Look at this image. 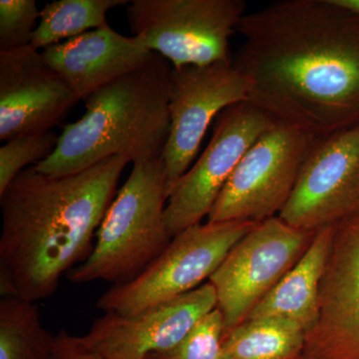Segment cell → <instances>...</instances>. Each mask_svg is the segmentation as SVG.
Masks as SVG:
<instances>
[{"label": "cell", "instance_id": "1", "mask_svg": "<svg viewBox=\"0 0 359 359\" xmlns=\"http://www.w3.org/2000/svg\"><path fill=\"white\" fill-rule=\"evenodd\" d=\"M233 65L249 101L318 138L359 125V15L332 0H282L245 14Z\"/></svg>", "mask_w": 359, "mask_h": 359}, {"label": "cell", "instance_id": "2", "mask_svg": "<svg viewBox=\"0 0 359 359\" xmlns=\"http://www.w3.org/2000/svg\"><path fill=\"white\" fill-rule=\"evenodd\" d=\"M128 163L115 156L61 177L32 166L11 182L0 195L2 297L47 299L65 273L86 261Z\"/></svg>", "mask_w": 359, "mask_h": 359}, {"label": "cell", "instance_id": "3", "mask_svg": "<svg viewBox=\"0 0 359 359\" xmlns=\"http://www.w3.org/2000/svg\"><path fill=\"white\" fill-rule=\"evenodd\" d=\"M171 71L155 52L145 65L87 97L86 112L66 125L54 152L34 169L61 177L115 156L132 163L161 157L170 132Z\"/></svg>", "mask_w": 359, "mask_h": 359}, {"label": "cell", "instance_id": "4", "mask_svg": "<svg viewBox=\"0 0 359 359\" xmlns=\"http://www.w3.org/2000/svg\"><path fill=\"white\" fill-rule=\"evenodd\" d=\"M167 177L162 156L133 163L128 179L108 208L86 261L68 273L70 282L124 285L166 250Z\"/></svg>", "mask_w": 359, "mask_h": 359}, {"label": "cell", "instance_id": "5", "mask_svg": "<svg viewBox=\"0 0 359 359\" xmlns=\"http://www.w3.org/2000/svg\"><path fill=\"white\" fill-rule=\"evenodd\" d=\"M257 224L207 222L186 229L133 280L107 290L97 306L105 313L133 316L198 289Z\"/></svg>", "mask_w": 359, "mask_h": 359}, {"label": "cell", "instance_id": "6", "mask_svg": "<svg viewBox=\"0 0 359 359\" xmlns=\"http://www.w3.org/2000/svg\"><path fill=\"white\" fill-rule=\"evenodd\" d=\"M247 14L244 0H133L132 36L173 68L233 61L230 39Z\"/></svg>", "mask_w": 359, "mask_h": 359}, {"label": "cell", "instance_id": "7", "mask_svg": "<svg viewBox=\"0 0 359 359\" xmlns=\"http://www.w3.org/2000/svg\"><path fill=\"white\" fill-rule=\"evenodd\" d=\"M320 138L278 122L238 163L208 216L209 223H261L280 214Z\"/></svg>", "mask_w": 359, "mask_h": 359}, {"label": "cell", "instance_id": "8", "mask_svg": "<svg viewBox=\"0 0 359 359\" xmlns=\"http://www.w3.org/2000/svg\"><path fill=\"white\" fill-rule=\"evenodd\" d=\"M316 231L299 230L278 218L261 222L238 241L209 278L224 320V335L294 268Z\"/></svg>", "mask_w": 359, "mask_h": 359}, {"label": "cell", "instance_id": "9", "mask_svg": "<svg viewBox=\"0 0 359 359\" xmlns=\"http://www.w3.org/2000/svg\"><path fill=\"white\" fill-rule=\"evenodd\" d=\"M276 123L249 100L230 106L218 115L211 141L168 197L165 222L172 238L208 218L245 153Z\"/></svg>", "mask_w": 359, "mask_h": 359}, {"label": "cell", "instance_id": "10", "mask_svg": "<svg viewBox=\"0 0 359 359\" xmlns=\"http://www.w3.org/2000/svg\"><path fill=\"white\" fill-rule=\"evenodd\" d=\"M252 82L230 62L172 67L170 132L163 151L167 193L192 165L212 120L230 106L249 100Z\"/></svg>", "mask_w": 359, "mask_h": 359}, {"label": "cell", "instance_id": "11", "mask_svg": "<svg viewBox=\"0 0 359 359\" xmlns=\"http://www.w3.org/2000/svg\"><path fill=\"white\" fill-rule=\"evenodd\" d=\"M359 212V125L320 138L278 214L299 230L316 231Z\"/></svg>", "mask_w": 359, "mask_h": 359}, {"label": "cell", "instance_id": "12", "mask_svg": "<svg viewBox=\"0 0 359 359\" xmlns=\"http://www.w3.org/2000/svg\"><path fill=\"white\" fill-rule=\"evenodd\" d=\"M299 359H359V212L334 224L318 320Z\"/></svg>", "mask_w": 359, "mask_h": 359}, {"label": "cell", "instance_id": "13", "mask_svg": "<svg viewBox=\"0 0 359 359\" xmlns=\"http://www.w3.org/2000/svg\"><path fill=\"white\" fill-rule=\"evenodd\" d=\"M218 306L208 282L192 292L133 316L105 313L96 318L85 346L105 359H148L172 351L194 325Z\"/></svg>", "mask_w": 359, "mask_h": 359}, {"label": "cell", "instance_id": "14", "mask_svg": "<svg viewBox=\"0 0 359 359\" xmlns=\"http://www.w3.org/2000/svg\"><path fill=\"white\" fill-rule=\"evenodd\" d=\"M78 101L41 52L0 51V140L51 131Z\"/></svg>", "mask_w": 359, "mask_h": 359}, {"label": "cell", "instance_id": "15", "mask_svg": "<svg viewBox=\"0 0 359 359\" xmlns=\"http://www.w3.org/2000/svg\"><path fill=\"white\" fill-rule=\"evenodd\" d=\"M45 63L67 83L79 100L118 78L138 69L155 52L134 36H125L109 25L47 47Z\"/></svg>", "mask_w": 359, "mask_h": 359}, {"label": "cell", "instance_id": "16", "mask_svg": "<svg viewBox=\"0 0 359 359\" xmlns=\"http://www.w3.org/2000/svg\"><path fill=\"white\" fill-rule=\"evenodd\" d=\"M334 226L316 231L304 256L250 311L247 320L285 318L301 325L306 334L316 325L320 283L334 237Z\"/></svg>", "mask_w": 359, "mask_h": 359}, {"label": "cell", "instance_id": "17", "mask_svg": "<svg viewBox=\"0 0 359 359\" xmlns=\"http://www.w3.org/2000/svg\"><path fill=\"white\" fill-rule=\"evenodd\" d=\"M306 332L280 318L247 320L224 335L222 359H299Z\"/></svg>", "mask_w": 359, "mask_h": 359}, {"label": "cell", "instance_id": "18", "mask_svg": "<svg viewBox=\"0 0 359 359\" xmlns=\"http://www.w3.org/2000/svg\"><path fill=\"white\" fill-rule=\"evenodd\" d=\"M55 337L47 332L35 302L18 297L0 302V359H53Z\"/></svg>", "mask_w": 359, "mask_h": 359}, {"label": "cell", "instance_id": "19", "mask_svg": "<svg viewBox=\"0 0 359 359\" xmlns=\"http://www.w3.org/2000/svg\"><path fill=\"white\" fill-rule=\"evenodd\" d=\"M128 0H57L47 4L40 11V22L33 33L30 46L44 50L108 25V11L114 7L128 6Z\"/></svg>", "mask_w": 359, "mask_h": 359}, {"label": "cell", "instance_id": "20", "mask_svg": "<svg viewBox=\"0 0 359 359\" xmlns=\"http://www.w3.org/2000/svg\"><path fill=\"white\" fill-rule=\"evenodd\" d=\"M59 137L52 131L15 137L0 148V195L29 165L39 164L54 152Z\"/></svg>", "mask_w": 359, "mask_h": 359}, {"label": "cell", "instance_id": "21", "mask_svg": "<svg viewBox=\"0 0 359 359\" xmlns=\"http://www.w3.org/2000/svg\"><path fill=\"white\" fill-rule=\"evenodd\" d=\"M224 320L218 308L205 314L172 351L156 359H222Z\"/></svg>", "mask_w": 359, "mask_h": 359}, {"label": "cell", "instance_id": "22", "mask_svg": "<svg viewBox=\"0 0 359 359\" xmlns=\"http://www.w3.org/2000/svg\"><path fill=\"white\" fill-rule=\"evenodd\" d=\"M39 18L35 0H0V51L30 45Z\"/></svg>", "mask_w": 359, "mask_h": 359}, {"label": "cell", "instance_id": "23", "mask_svg": "<svg viewBox=\"0 0 359 359\" xmlns=\"http://www.w3.org/2000/svg\"><path fill=\"white\" fill-rule=\"evenodd\" d=\"M53 359H105L82 341L81 337H74L61 330L55 335V351Z\"/></svg>", "mask_w": 359, "mask_h": 359}, {"label": "cell", "instance_id": "24", "mask_svg": "<svg viewBox=\"0 0 359 359\" xmlns=\"http://www.w3.org/2000/svg\"><path fill=\"white\" fill-rule=\"evenodd\" d=\"M332 1L337 6L359 15V0H332Z\"/></svg>", "mask_w": 359, "mask_h": 359}, {"label": "cell", "instance_id": "25", "mask_svg": "<svg viewBox=\"0 0 359 359\" xmlns=\"http://www.w3.org/2000/svg\"><path fill=\"white\" fill-rule=\"evenodd\" d=\"M148 359H156L154 356H149Z\"/></svg>", "mask_w": 359, "mask_h": 359}]
</instances>
